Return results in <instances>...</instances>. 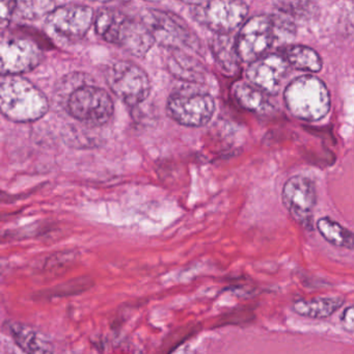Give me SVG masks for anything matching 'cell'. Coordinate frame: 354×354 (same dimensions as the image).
<instances>
[{"label":"cell","mask_w":354,"mask_h":354,"mask_svg":"<svg viewBox=\"0 0 354 354\" xmlns=\"http://www.w3.org/2000/svg\"><path fill=\"white\" fill-rule=\"evenodd\" d=\"M100 3H107V1H111V0H98Z\"/></svg>","instance_id":"obj_25"},{"label":"cell","mask_w":354,"mask_h":354,"mask_svg":"<svg viewBox=\"0 0 354 354\" xmlns=\"http://www.w3.org/2000/svg\"><path fill=\"white\" fill-rule=\"evenodd\" d=\"M113 102L102 88L84 84L78 86L68 99V111L72 117L91 126L106 124L113 115Z\"/></svg>","instance_id":"obj_8"},{"label":"cell","mask_w":354,"mask_h":354,"mask_svg":"<svg viewBox=\"0 0 354 354\" xmlns=\"http://www.w3.org/2000/svg\"><path fill=\"white\" fill-rule=\"evenodd\" d=\"M290 65L283 53H270L252 62L246 70L250 84L268 95H277L289 72Z\"/></svg>","instance_id":"obj_12"},{"label":"cell","mask_w":354,"mask_h":354,"mask_svg":"<svg viewBox=\"0 0 354 354\" xmlns=\"http://www.w3.org/2000/svg\"><path fill=\"white\" fill-rule=\"evenodd\" d=\"M281 201L297 223L302 225H310L317 204V192L310 178L297 175L287 180L281 192Z\"/></svg>","instance_id":"obj_11"},{"label":"cell","mask_w":354,"mask_h":354,"mask_svg":"<svg viewBox=\"0 0 354 354\" xmlns=\"http://www.w3.org/2000/svg\"><path fill=\"white\" fill-rule=\"evenodd\" d=\"M106 80L115 96L129 106L140 104L150 94V80L146 72L130 62L111 65L107 70Z\"/></svg>","instance_id":"obj_9"},{"label":"cell","mask_w":354,"mask_h":354,"mask_svg":"<svg viewBox=\"0 0 354 354\" xmlns=\"http://www.w3.org/2000/svg\"><path fill=\"white\" fill-rule=\"evenodd\" d=\"M169 117L185 127L207 125L215 113V101L210 94L194 88L176 91L167 100Z\"/></svg>","instance_id":"obj_6"},{"label":"cell","mask_w":354,"mask_h":354,"mask_svg":"<svg viewBox=\"0 0 354 354\" xmlns=\"http://www.w3.org/2000/svg\"><path fill=\"white\" fill-rule=\"evenodd\" d=\"M211 50L217 65L225 74L236 75L240 71L239 55L236 48L235 39L227 35H216L211 40Z\"/></svg>","instance_id":"obj_16"},{"label":"cell","mask_w":354,"mask_h":354,"mask_svg":"<svg viewBox=\"0 0 354 354\" xmlns=\"http://www.w3.org/2000/svg\"><path fill=\"white\" fill-rule=\"evenodd\" d=\"M94 13L86 6L67 5L53 10L48 15L51 30L67 40H80L93 24Z\"/></svg>","instance_id":"obj_13"},{"label":"cell","mask_w":354,"mask_h":354,"mask_svg":"<svg viewBox=\"0 0 354 354\" xmlns=\"http://www.w3.org/2000/svg\"><path fill=\"white\" fill-rule=\"evenodd\" d=\"M147 1H152V3H157V1H160V0H147Z\"/></svg>","instance_id":"obj_26"},{"label":"cell","mask_w":354,"mask_h":354,"mask_svg":"<svg viewBox=\"0 0 354 354\" xmlns=\"http://www.w3.org/2000/svg\"><path fill=\"white\" fill-rule=\"evenodd\" d=\"M55 9V0H15V13L24 19H39Z\"/></svg>","instance_id":"obj_21"},{"label":"cell","mask_w":354,"mask_h":354,"mask_svg":"<svg viewBox=\"0 0 354 354\" xmlns=\"http://www.w3.org/2000/svg\"><path fill=\"white\" fill-rule=\"evenodd\" d=\"M95 26L106 42L118 45L134 57H145L155 43L142 20L132 19L115 10L99 12Z\"/></svg>","instance_id":"obj_2"},{"label":"cell","mask_w":354,"mask_h":354,"mask_svg":"<svg viewBox=\"0 0 354 354\" xmlns=\"http://www.w3.org/2000/svg\"><path fill=\"white\" fill-rule=\"evenodd\" d=\"M236 102L250 113L257 115H268L274 111L268 94L264 91L246 82H236L232 88Z\"/></svg>","instance_id":"obj_14"},{"label":"cell","mask_w":354,"mask_h":354,"mask_svg":"<svg viewBox=\"0 0 354 354\" xmlns=\"http://www.w3.org/2000/svg\"><path fill=\"white\" fill-rule=\"evenodd\" d=\"M42 61V49L30 37L14 32L0 35V75L26 73Z\"/></svg>","instance_id":"obj_5"},{"label":"cell","mask_w":354,"mask_h":354,"mask_svg":"<svg viewBox=\"0 0 354 354\" xmlns=\"http://www.w3.org/2000/svg\"><path fill=\"white\" fill-rule=\"evenodd\" d=\"M167 68L174 77L182 82L203 84L206 80V68L182 50H173L167 61Z\"/></svg>","instance_id":"obj_15"},{"label":"cell","mask_w":354,"mask_h":354,"mask_svg":"<svg viewBox=\"0 0 354 354\" xmlns=\"http://www.w3.org/2000/svg\"><path fill=\"white\" fill-rule=\"evenodd\" d=\"M48 109L46 96L26 78L10 75L0 82V111L11 121L35 122Z\"/></svg>","instance_id":"obj_1"},{"label":"cell","mask_w":354,"mask_h":354,"mask_svg":"<svg viewBox=\"0 0 354 354\" xmlns=\"http://www.w3.org/2000/svg\"><path fill=\"white\" fill-rule=\"evenodd\" d=\"M283 100L289 113L301 121H320L330 111L328 90L315 76H300L292 80L283 93Z\"/></svg>","instance_id":"obj_3"},{"label":"cell","mask_w":354,"mask_h":354,"mask_svg":"<svg viewBox=\"0 0 354 354\" xmlns=\"http://www.w3.org/2000/svg\"><path fill=\"white\" fill-rule=\"evenodd\" d=\"M15 14V0H0V28L7 26Z\"/></svg>","instance_id":"obj_22"},{"label":"cell","mask_w":354,"mask_h":354,"mask_svg":"<svg viewBox=\"0 0 354 354\" xmlns=\"http://www.w3.org/2000/svg\"><path fill=\"white\" fill-rule=\"evenodd\" d=\"M275 38L272 18L259 15L243 22L235 40L240 61L250 64L263 57L272 46Z\"/></svg>","instance_id":"obj_10"},{"label":"cell","mask_w":354,"mask_h":354,"mask_svg":"<svg viewBox=\"0 0 354 354\" xmlns=\"http://www.w3.org/2000/svg\"><path fill=\"white\" fill-rule=\"evenodd\" d=\"M10 331L16 344L28 353H50L53 351L50 342L28 325L12 323Z\"/></svg>","instance_id":"obj_18"},{"label":"cell","mask_w":354,"mask_h":354,"mask_svg":"<svg viewBox=\"0 0 354 354\" xmlns=\"http://www.w3.org/2000/svg\"><path fill=\"white\" fill-rule=\"evenodd\" d=\"M179 1L194 7V6L202 5V3H206L207 0H179Z\"/></svg>","instance_id":"obj_24"},{"label":"cell","mask_w":354,"mask_h":354,"mask_svg":"<svg viewBox=\"0 0 354 354\" xmlns=\"http://www.w3.org/2000/svg\"><path fill=\"white\" fill-rule=\"evenodd\" d=\"M142 22L152 35L155 42L173 50H198L200 41L187 24L175 14L156 9H147Z\"/></svg>","instance_id":"obj_4"},{"label":"cell","mask_w":354,"mask_h":354,"mask_svg":"<svg viewBox=\"0 0 354 354\" xmlns=\"http://www.w3.org/2000/svg\"><path fill=\"white\" fill-rule=\"evenodd\" d=\"M344 304L339 296H325L312 299H299L294 302L293 310L300 316L313 319H324L333 316Z\"/></svg>","instance_id":"obj_17"},{"label":"cell","mask_w":354,"mask_h":354,"mask_svg":"<svg viewBox=\"0 0 354 354\" xmlns=\"http://www.w3.org/2000/svg\"><path fill=\"white\" fill-rule=\"evenodd\" d=\"M248 7L243 0H207L192 8V16L216 35H227L243 24Z\"/></svg>","instance_id":"obj_7"},{"label":"cell","mask_w":354,"mask_h":354,"mask_svg":"<svg viewBox=\"0 0 354 354\" xmlns=\"http://www.w3.org/2000/svg\"><path fill=\"white\" fill-rule=\"evenodd\" d=\"M316 225L323 239L331 245L353 250V233L337 221L329 217H322L317 221Z\"/></svg>","instance_id":"obj_20"},{"label":"cell","mask_w":354,"mask_h":354,"mask_svg":"<svg viewBox=\"0 0 354 354\" xmlns=\"http://www.w3.org/2000/svg\"><path fill=\"white\" fill-rule=\"evenodd\" d=\"M341 323L343 328L348 333H352L354 330V310L353 306H349L344 310L343 316L341 318Z\"/></svg>","instance_id":"obj_23"},{"label":"cell","mask_w":354,"mask_h":354,"mask_svg":"<svg viewBox=\"0 0 354 354\" xmlns=\"http://www.w3.org/2000/svg\"><path fill=\"white\" fill-rule=\"evenodd\" d=\"M283 55L290 67L292 66L297 70L317 73L322 69V59L318 53L310 47L292 45L285 49Z\"/></svg>","instance_id":"obj_19"}]
</instances>
